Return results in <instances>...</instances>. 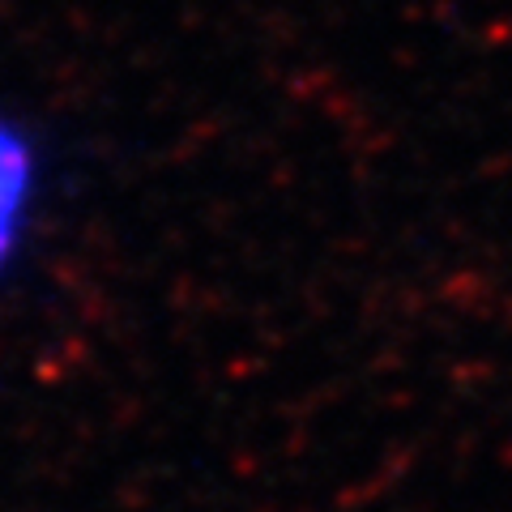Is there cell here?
Here are the masks:
<instances>
[{
	"label": "cell",
	"instance_id": "cell-1",
	"mask_svg": "<svg viewBox=\"0 0 512 512\" xmlns=\"http://www.w3.org/2000/svg\"><path fill=\"white\" fill-rule=\"evenodd\" d=\"M43 197V146L22 120L0 111V282L18 265Z\"/></svg>",
	"mask_w": 512,
	"mask_h": 512
}]
</instances>
